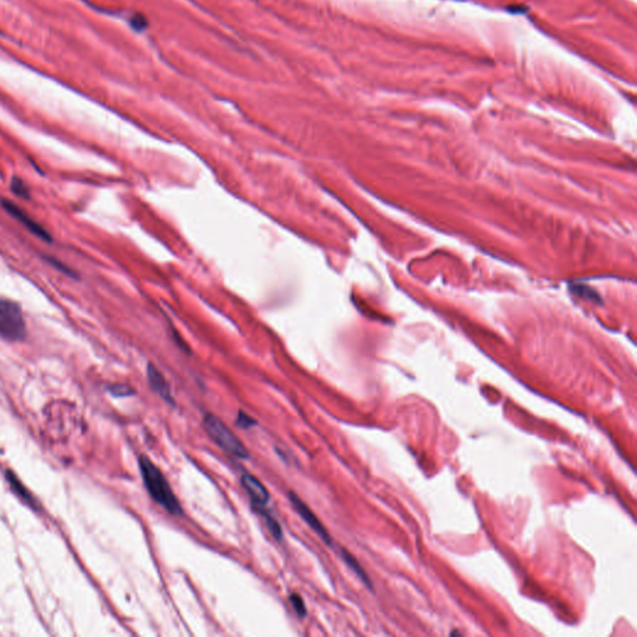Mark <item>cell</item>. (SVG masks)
<instances>
[{
    "mask_svg": "<svg viewBox=\"0 0 637 637\" xmlns=\"http://www.w3.org/2000/svg\"><path fill=\"white\" fill-rule=\"evenodd\" d=\"M139 472L143 485L153 500L172 516H183L182 505L165 474L147 456L139 458Z\"/></svg>",
    "mask_w": 637,
    "mask_h": 637,
    "instance_id": "6da1fadb",
    "label": "cell"
},
{
    "mask_svg": "<svg viewBox=\"0 0 637 637\" xmlns=\"http://www.w3.org/2000/svg\"><path fill=\"white\" fill-rule=\"evenodd\" d=\"M202 425L213 442L228 454L239 459H248L251 457L246 445L232 431V428H229V426L223 422L217 415L211 412L206 413L202 419Z\"/></svg>",
    "mask_w": 637,
    "mask_h": 637,
    "instance_id": "7a4b0ae2",
    "label": "cell"
},
{
    "mask_svg": "<svg viewBox=\"0 0 637 637\" xmlns=\"http://www.w3.org/2000/svg\"><path fill=\"white\" fill-rule=\"evenodd\" d=\"M0 338L21 341L27 338V324L19 304L0 297Z\"/></svg>",
    "mask_w": 637,
    "mask_h": 637,
    "instance_id": "3957f363",
    "label": "cell"
},
{
    "mask_svg": "<svg viewBox=\"0 0 637 637\" xmlns=\"http://www.w3.org/2000/svg\"><path fill=\"white\" fill-rule=\"evenodd\" d=\"M288 496H289V500H290V503H292L294 511L298 513L300 518L305 522L306 524L309 525V528H310L312 531H315V533L318 534V537H320L324 543H326L329 546H332V535H330V533L326 529L325 525L321 523V520L318 519V516L310 509V507L306 505L305 502H304L301 498L299 497L295 491H289Z\"/></svg>",
    "mask_w": 637,
    "mask_h": 637,
    "instance_id": "277c9868",
    "label": "cell"
},
{
    "mask_svg": "<svg viewBox=\"0 0 637 637\" xmlns=\"http://www.w3.org/2000/svg\"><path fill=\"white\" fill-rule=\"evenodd\" d=\"M240 483L243 485V489L246 491V494L252 499L253 505L266 507L268 505L270 494L266 489V485L260 482V479L251 473H243L240 477Z\"/></svg>",
    "mask_w": 637,
    "mask_h": 637,
    "instance_id": "5b68a950",
    "label": "cell"
},
{
    "mask_svg": "<svg viewBox=\"0 0 637 637\" xmlns=\"http://www.w3.org/2000/svg\"><path fill=\"white\" fill-rule=\"evenodd\" d=\"M1 205H3L4 209H5L9 214H12L14 218L18 219L19 222H21V223L27 227V229L33 233V234H35L36 237H39L40 239L45 240L47 243L51 242V235L49 234L47 229L40 226L38 222H35L34 219L30 218L27 213L24 212V211H21L19 207L15 206L13 202H10V200H8V199H3V200H1Z\"/></svg>",
    "mask_w": 637,
    "mask_h": 637,
    "instance_id": "8992f818",
    "label": "cell"
},
{
    "mask_svg": "<svg viewBox=\"0 0 637 637\" xmlns=\"http://www.w3.org/2000/svg\"><path fill=\"white\" fill-rule=\"evenodd\" d=\"M147 378H148V384L151 386V389L159 395V397L162 398L168 405L176 406V401L171 391V386L168 384L166 378L163 376V373L152 364H148L147 366Z\"/></svg>",
    "mask_w": 637,
    "mask_h": 637,
    "instance_id": "52a82bcc",
    "label": "cell"
},
{
    "mask_svg": "<svg viewBox=\"0 0 637 637\" xmlns=\"http://www.w3.org/2000/svg\"><path fill=\"white\" fill-rule=\"evenodd\" d=\"M253 509L263 517V519L266 520L268 529L272 533L273 537H275L278 542H280V540L283 539V529H281V526L279 524L278 520L273 517L269 511H266V507H257V505H253Z\"/></svg>",
    "mask_w": 637,
    "mask_h": 637,
    "instance_id": "ba28073f",
    "label": "cell"
},
{
    "mask_svg": "<svg viewBox=\"0 0 637 637\" xmlns=\"http://www.w3.org/2000/svg\"><path fill=\"white\" fill-rule=\"evenodd\" d=\"M341 557H343V560L345 561L346 565L360 577V580H361L369 589H372V583L370 581L369 577H367L365 570L361 568V565L358 564L356 557L351 555L346 549H341Z\"/></svg>",
    "mask_w": 637,
    "mask_h": 637,
    "instance_id": "9c48e42d",
    "label": "cell"
},
{
    "mask_svg": "<svg viewBox=\"0 0 637 637\" xmlns=\"http://www.w3.org/2000/svg\"><path fill=\"white\" fill-rule=\"evenodd\" d=\"M7 479L8 482H9V485H10V487L13 488L14 491L18 493V496H20V498H23L24 500H27V503H29V505H33V507L36 505H35V502H34L32 494H30V493H29V491L25 489V487H24V485L20 483L19 480L16 479V477L14 476L12 472H7Z\"/></svg>",
    "mask_w": 637,
    "mask_h": 637,
    "instance_id": "30bf717a",
    "label": "cell"
},
{
    "mask_svg": "<svg viewBox=\"0 0 637 637\" xmlns=\"http://www.w3.org/2000/svg\"><path fill=\"white\" fill-rule=\"evenodd\" d=\"M10 188H12V192H13L15 196L20 197V198H30V189H29V187H27V183H25L23 179L19 178V177H13L12 183H10Z\"/></svg>",
    "mask_w": 637,
    "mask_h": 637,
    "instance_id": "8fae6325",
    "label": "cell"
},
{
    "mask_svg": "<svg viewBox=\"0 0 637 637\" xmlns=\"http://www.w3.org/2000/svg\"><path fill=\"white\" fill-rule=\"evenodd\" d=\"M289 603L292 605V610L297 612L299 617L306 616L305 601L299 595L298 592H292L289 595Z\"/></svg>",
    "mask_w": 637,
    "mask_h": 637,
    "instance_id": "7c38bea8",
    "label": "cell"
},
{
    "mask_svg": "<svg viewBox=\"0 0 637 637\" xmlns=\"http://www.w3.org/2000/svg\"><path fill=\"white\" fill-rule=\"evenodd\" d=\"M235 425L240 427V428L249 430L253 426L257 425V421H255L254 418L251 417L246 412L239 411L238 416H237V421H235Z\"/></svg>",
    "mask_w": 637,
    "mask_h": 637,
    "instance_id": "4fadbf2b",
    "label": "cell"
},
{
    "mask_svg": "<svg viewBox=\"0 0 637 637\" xmlns=\"http://www.w3.org/2000/svg\"><path fill=\"white\" fill-rule=\"evenodd\" d=\"M110 392L113 393V396L116 397H126V396H132L135 395V391L132 390V387L127 385H113L110 386Z\"/></svg>",
    "mask_w": 637,
    "mask_h": 637,
    "instance_id": "5bb4252c",
    "label": "cell"
},
{
    "mask_svg": "<svg viewBox=\"0 0 637 637\" xmlns=\"http://www.w3.org/2000/svg\"><path fill=\"white\" fill-rule=\"evenodd\" d=\"M47 260L49 262V263H50V264H51V266H55L56 269H59V270H61V272L65 273V274L69 275V277H75V275H73V270H71V269H69V268H67V266H64L62 263H60L59 260H55L54 258H47Z\"/></svg>",
    "mask_w": 637,
    "mask_h": 637,
    "instance_id": "9a60e30c",
    "label": "cell"
}]
</instances>
